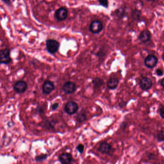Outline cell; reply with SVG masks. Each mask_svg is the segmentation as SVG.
Instances as JSON below:
<instances>
[{
	"instance_id": "6da1fadb",
	"label": "cell",
	"mask_w": 164,
	"mask_h": 164,
	"mask_svg": "<svg viewBox=\"0 0 164 164\" xmlns=\"http://www.w3.org/2000/svg\"><path fill=\"white\" fill-rule=\"evenodd\" d=\"M46 45L47 52L51 54H55L59 50L60 44L56 40L49 39L46 41Z\"/></svg>"
},
{
	"instance_id": "7a4b0ae2",
	"label": "cell",
	"mask_w": 164,
	"mask_h": 164,
	"mask_svg": "<svg viewBox=\"0 0 164 164\" xmlns=\"http://www.w3.org/2000/svg\"><path fill=\"white\" fill-rule=\"evenodd\" d=\"M12 59L10 56V50L8 49L0 50V64L8 65L12 62Z\"/></svg>"
},
{
	"instance_id": "3957f363",
	"label": "cell",
	"mask_w": 164,
	"mask_h": 164,
	"mask_svg": "<svg viewBox=\"0 0 164 164\" xmlns=\"http://www.w3.org/2000/svg\"><path fill=\"white\" fill-rule=\"evenodd\" d=\"M103 29V25L99 20L93 21L89 25V31L93 34L99 33Z\"/></svg>"
},
{
	"instance_id": "277c9868",
	"label": "cell",
	"mask_w": 164,
	"mask_h": 164,
	"mask_svg": "<svg viewBox=\"0 0 164 164\" xmlns=\"http://www.w3.org/2000/svg\"><path fill=\"white\" fill-rule=\"evenodd\" d=\"M79 109L78 105L76 102L69 101L65 105L64 111L68 115H72L77 112Z\"/></svg>"
},
{
	"instance_id": "5b68a950",
	"label": "cell",
	"mask_w": 164,
	"mask_h": 164,
	"mask_svg": "<svg viewBox=\"0 0 164 164\" xmlns=\"http://www.w3.org/2000/svg\"><path fill=\"white\" fill-rule=\"evenodd\" d=\"M68 11L65 7L60 8L55 13V18L58 21H62L64 20L67 18Z\"/></svg>"
},
{
	"instance_id": "8992f818",
	"label": "cell",
	"mask_w": 164,
	"mask_h": 164,
	"mask_svg": "<svg viewBox=\"0 0 164 164\" xmlns=\"http://www.w3.org/2000/svg\"><path fill=\"white\" fill-rule=\"evenodd\" d=\"M27 89V84L24 80H19L14 85V90L18 93H23Z\"/></svg>"
},
{
	"instance_id": "52a82bcc",
	"label": "cell",
	"mask_w": 164,
	"mask_h": 164,
	"mask_svg": "<svg viewBox=\"0 0 164 164\" xmlns=\"http://www.w3.org/2000/svg\"><path fill=\"white\" fill-rule=\"evenodd\" d=\"M62 90L66 95L72 94L76 91V84L72 81H67L63 84Z\"/></svg>"
},
{
	"instance_id": "ba28073f",
	"label": "cell",
	"mask_w": 164,
	"mask_h": 164,
	"mask_svg": "<svg viewBox=\"0 0 164 164\" xmlns=\"http://www.w3.org/2000/svg\"><path fill=\"white\" fill-rule=\"evenodd\" d=\"M152 81L148 77H143L139 82V86L142 90L147 91L151 89L152 86Z\"/></svg>"
},
{
	"instance_id": "9c48e42d",
	"label": "cell",
	"mask_w": 164,
	"mask_h": 164,
	"mask_svg": "<svg viewBox=\"0 0 164 164\" xmlns=\"http://www.w3.org/2000/svg\"><path fill=\"white\" fill-rule=\"evenodd\" d=\"M158 62V58L153 55H149L144 59V65L149 68H154Z\"/></svg>"
},
{
	"instance_id": "30bf717a",
	"label": "cell",
	"mask_w": 164,
	"mask_h": 164,
	"mask_svg": "<svg viewBox=\"0 0 164 164\" xmlns=\"http://www.w3.org/2000/svg\"><path fill=\"white\" fill-rule=\"evenodd\" d=\"M55 85L53 82L50 80H46L42 86V92L45 95H49L54 90Z\"/></svg>"
},
{
	"instance_id": "8fae6325",
	"label": "cell",
	"mask_w": 164,
	"mask_h": 164,
	"mask_svg": "<svg viewBox=\"0 0 164 164\" xmlns=\"http://www.w3.org/2000/svg\"><path fill=\"white\" fill-rule=\"evenodd\" d=\"M59 160L62 164H69L72 162L73 158L72 154L70 153L64 152L59 156Z\"/></svg>"
},
{
	"instance_id": "7c38bea8",
	"label": "cell",
	"mask_w": 164,
	"mask_h": 164,
	"mask_svg": "<svg viewBox=\"0 0 164 164\" xmlns=\"http://www.w3.org/2000/svg\"><path fill=\"white\" fill-rule=\"evenodd\" d=\"M98 150L103 154H109L112 150V146L106 142H103L99 145Z\"/></svg>"
},
{
	"instance_id": "4fadbf2b",
	"label": "cell",
	"mask_w": 164,
	"mask_h": 164,
	"mask_svg": "<svg viewBox=\"0 0 164 164\" xmlns=\"http://www.w3.org/2000/svg\"><path fill=\"white\" fill-rule=\"evenodd\" d=\"M119 84V80L115 77H111L107 82V87L110 90H115Z\"/></svg>"
},
{
	"instance_id": "5bb4252c",
	"label": "cell",
	"mask_w": 164,
	"mask_h": 164,
	"mask_svg": "<svg viewBox=\"0 0 164 164\" xmlns=\"http://www.w3.org/2000/svg\"><path fill=\"white\" fill-rule=\"evenodd\" d=\"M151 37V32L147 29L144 30L140 34L139 39L142 42L145 43L149 41Z\"/></svg>"
},
{
	"instance_id": "9a60e30c",
	"label": "cell",
	"mask_w": 164,
	"mask_h": 164,
	"mask_svg": "<svg viewBox=\"0 0 164 164\" xmlns=\"http://www.w3.org/2000/svg\"><path fill=\"white\" fill-rule=\"evenodd\" d=\"M92 84L93 85L94 87L96 89H98L104 85L105 82L102 78L96 77L92 80Z\"/></svg>"
},
{
	"instance_id": "2e32d148",
	"label": "cell",
	"mask_w": 164,
	"mask_h": 164,
	"mask_svg": "<svg viewBox=\"0 0 164 164\" xmlns=\"http://www.w3.org/2000/svg\"><path fill=\"white\" fill-rule=\"evenodd\" d=\"M87 118V115L85 111H81L76 116V119L79 123H82L86 120Z\"/></svg>"
},
{
	"instance_id": "e0dca14e",
	"label": "cell",
	"mask_w": 164,
	"mask_h": 164,
	"mask_svg": "<svg viewBox=\"0 0 164 164\" xmlns=\"http://www.w3.org/2000/svg\"><path fill=\"white\" fill-rule=\"evenodd\" d=\"M56 124V122H55L53 120H47L45 121L44 123V127H45L47 129L49 130H52L54 129V125Z\"/></svg>"
},
{
	"instance_id": "ac0fdd59",
	"label": "cell",
	"mask_w": 164,
	"mask_h": 164,
	"mask_svg": "<svg viewBox=\"0 0 164 164\" xmlns=\"http://www.w3.org/2000/svg\"><path fill=\"white\" fill-rule=\"evenodd\" d=\"M47 157H48V155L47 154H40V155H37L35 157V159L37 162H41L45 161V160L47 159Z\"/></svg>"
},
{
	"instance_id": "d6986e66",
	"label": "cell",
	"mask_w": 164,
	"mask_h": 164,
	"mask_svg": "<svg viewBox=\"0 0 164 164\" xmlns=\"http://www.w3.org/2000/svg\"><path fill=\"white\" fill-rule=\"evenodd\" d=\"M157 139L159 142L164 141V131H160L157 134Z\"/></svg>"
},
{
	"instance_id": "ffe728a7",
	"label": "cell",
	"mask_w": 164,
	"mask_h": 164,
	"mask_svg": "<svg viewBox=\"0 0 164 164\" xmlns=\"http://www.w3.org/2000/svg\"><path fill=\"white\" fill-rule=\"evenodd\" d=\"M116 11L117 12L116 13L117 16L118 18H123L125 16V9H123V8H119V9H118Z\"/></svg>"
},
{
	"instance_id": "44dd1931",
	"label": "cell",
	"mask_w": 164,
	"mask_h": 164,
	"mask_svg": "<svg viewBox=\"0 0 164 164\" xmlns=\"http://www.w3.org/2000/svg\"><path fill=\"white\" fill-rule=\"evenodd\" d=\"M84 149H85V146H84V145L83 144H79V145H78L76 147V149L80 154H83V151H84Z\"/></svg>"
},
{
	"instance_id": "7402d4cb",
	"label": "cell",
	"mask_w": 164,
	"mask_h": 164,
	"mask_svg": "<svg viewBox=\"0 0 164 164\" xmlns=\"http://www.w3.org/2000/svg\"><path fill=\"white\" fill-rule=\"evenodd\" d=\"M99 4L106 8H108V0H98Z\"/></svg>"
},
{
	"instance_id": "603a6c76",
	"label": "cell",
	"mask_w": 164,
	"mask_h": 164,
	"mask_svg": "<svg viewBox=\"0 0 164 164\" xmlns=\"http://www.w3.org/2000/svg\"><path fill=\"white\" fill-rule=\"evenodd\" d=\"M141 15V12L139 11L138 10H135L133 12V14H132V16L134 19H138L140 17V16Z\"/></svg>"
},
{
	"instance_id": "cb8c5ba5",
	"label": "cell",
	"mask_w": 164,
	"mask_h": 164,
	"mask_svg": "<svg viewBox=\"0 0 164 164\" xmlns=\"http://www.w3.org/2000/svg\"><path fill=\"white\" fill-rule=\"evenodd\" d=\"M59 103H53V105L51 106V108L52 111H55L59 108Z\"/></svg>"
},
{
	"instance_id": "d4e9b609",
	"label": "cell",
	"mask_w": 164,
	"mask_h": 164,
	"mask_svg": "<svg viewBox=\"0 0 164 164\" xmlns=\"http://www.w3.org/2000/svg\"><path fill=\"white\" fill-rule=\"evenodd\" d=\"M36 111L39 114H42L44 113V109H43L42 106H37V109H36Z\"/></svg>"
},
{
	"instance_id": "484cf974",
	"label": "cell",
	"mask_w": 164,
	"mask_h": 164,
	"mask_svg": "<svg viewBox=\"0 0 164 164\" xmlns=\"http://www.w3.org/2000/svg\"><path fill=\"white\" fill-rule=\"evenodd\" d=\"M156 73H157V74L158 76H162L164 74L163 71L161 69H160V68H158L156 70Z\"/></svg>"
},
{
	"instance_id": "4316f807",
	"label": "cell",
	"mask_w": 164,
	"mask_h": 164,
	"mask_svg": "<svg viewBox=\"0 0 164 164\" xmlns=\"http://www.w3.org/2000/svg\"><path fill=\"white\" fill-rule=\"evenodd\" d=\"M160 115L161 118L164 119V106H163L160 109Z\"/></svg>"
},
{
	"instance_id": "83f0119b",
	"label": "cell",
	"mask_w": 164,
	"mask_h": 164,
	"mask_svg": "<svg viewBox=\"0 0 164 164\" xmlns=\"http://www.w3.org/2000/svg\"><path fill=\"white\" fill-rule=\"evenodd\" d=\"M126 102H124V101H121L119 103V108H123L124 106H126Z\"/></svg>"
},
{
	"instance_id": "f1b7e54d",
	"label": "cell",
	"mask_w": 164,
	"mask_h": 164,
	"mask_svg": "<svg viewBox=\"0 0 164 164\" xmlns=\"http://www.w3.org/2000/svg\"><path fill=\"white\" fill-rule=\"evenodd\" d=\"M2 1L5 5H7L8 6H10L12 4L10 0H2Z\"/></svg>"
},
{
	"instance_id": "f546056e",
	"label": "cell",
	"mask_w": 164,
	"mask_h": 164,
	"mask_svg": "<svg viewBox=\"0 0 164 164\" xmlns=\"http://www.w3.org/2000/svg\"><path fill=\"white\" fill-rule=\"evenodd\" d=\"M160 84H161V86H162L164 88V78H162L160 81Z\"/></svg>"
},
{
	"instance_id": "4dcf8cb0",
	"label": "cell",
	"mask_w": 164,
	"mask_h": 164,
	"mask_svg": "<svg viewBox=\"0 0 164 164\" xmlns=\"http://www.w3.org/2000/svg\"><path fill=\"white\" fill-rule=\"evenodd\" d=\"M162 58L163 60V61H164V54H163V55Z\"/></svg>"
},
{
	"instance_id": "1f68e13d",
	"label": "cell",
	"mask_w": 164,
	"mask_h": 164,
	"mask_svg": "<svg viewBox=\"0 0 164 164\" xmlns=\"http://www.w3.org/2000/svg\"><path fill=\"white\" fill-rule=\"evenodd\" d=\"M146 1H153V0H146Z\"/></svg>"
}]
</instances>
